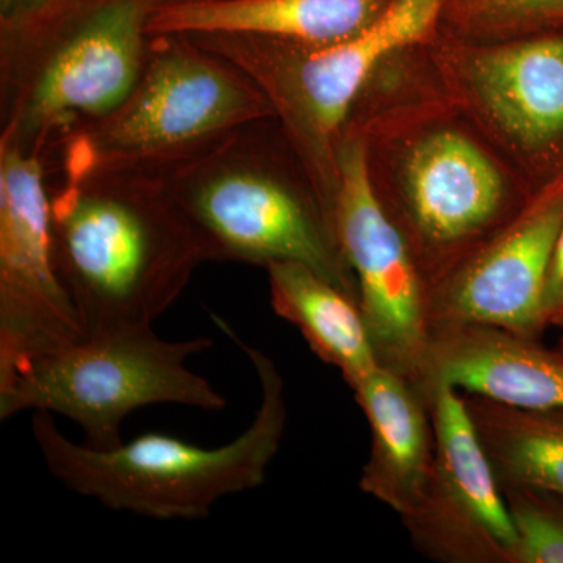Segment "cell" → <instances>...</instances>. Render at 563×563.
Listing matches in <instances>:
<instances>
[{
    "mask_svg": "<svg viewBox=\"0 0 563 563\" xmlns=\"http://www.w3.org/2000/svg\"><path fill=\"white\" fill-rule=\"evenodd\" d=\"M428 41L391 52L374 68L344 132L361 136L374 195L429 296L537 191L446 95Z\"/></svg>",
    "mask_w": 563,
    "mask_h": 563,
    "instance_id": "1",
    "label": "cell"
},
{
    "mask_svg": "<svg viewBox=\"0 0 563 563\" xmlns=\"http://www.w3.org/2000/svg\"><path fill=\"white\" fill-rule=\"evenodd\" d=\"M49 195L55 266L87 333L152 325L203 263L162 177L60 173Z\"/></svg>",
    "mask_w": 563,
    "mask_h": 563,
    "instance_id": "2",
    "label": "cell"
},
{
    "mask_svg": "<svg viewBox=\"0 0 563 563\" xmlns=\"http://www.w3.org/2000/svg\"><path fill=\"white\" fill-rule=\"evenodd\" d=\"M165 0H66L0 25V146L51 161L135 88Z\"/></svg>",
    "mask_w": 563,
    "mask_h": 563,
    "instance_id": "3",
    "label": "cell"
},
{
    "mask_svg": "<svg viewBox=\"0 0 563 563\" xmlns=\"http://www.w3.org/2000/svg\"><path fill=\"white\" fill-rule=\"evenodd\" d=\"M203 262H298L358 302L331 218L274 118L162 177Z\"/></svg>",
    "mask_w": 563,
    "mask_h": 563,
    "instance_id": "4",
    "label": "cell"
},
{
    "mask_svg": "<svg viewBox=\"0 0 563 563\" xmlns=\"http://www.w3.org/2000/svg\"><path fill=\"white\" fill-rule=\"evenodd\" d=\"M213 321L247 355L261 383V406L246 431L218 448L158 432L95 448L68 439L54 415L33 412V440L52 476L107 509L162 521L203 520L220 499L262 485L287 428L284 379L265 352L220 317Z\"/></svg>",
    "mask_w": 563,
    "mask_h": 563,
    "instance_id": "5",
    "label": "cell"
},
{
    "mask_svg": "<svg viewBox=\"0 0 563 563\" xmlns=\"http://www.w3.org/2000/svg\"><path fill=\"white\" fill-rule=\"evenodd\" d=\"M269 118L272 103L232 63L190 36L155 35L131 95L109 117L69 135L54 157L60 173L163 177Z\"/></svg>",
    "mask_w": 563,
    "mask_h": 563,
    "instance_id": "6",
    "label": "cell"
},
{
    "mask_svg": "<svg viewBox=\"0 0 563 563\" xmlns=\"http://www.w3.org/2000/svg\"><path fill=\"white\" fill-rule=\"evenodd\" d=\"M440 11L442 0H391L365 31L328 44L231 33L187 36L261 88L332 221L339 151L363 85L391 52L435 36Z\"/></svg>",
    "mask_w": 563,
    "mask_h": 563,
    "instance_id": "7",
    "label": "cell"
},
{
    "mask_svg": "<svg viewBox=\"0 0 563 563\" xmlns=\"http://www.w3.org/2000/svg\"><path fill=\"white\" fill-rule=\"evenodd\" d=\"M210 339L165 340L152 325L85 333L32 358L0 385V418L22 412L60 415L85 432L87 444L124 442L122 422L135 410L177 404L218 412L224 396L188 366Z\"/></svg>",
    "mask_w": 563,
    "mask_h": 563,
    "instance_id": "8",
    "label": "cell"
},
{
    "mask_svg": "<svg viewBox=\"0 0 563 563\" xmlns=\"http://www.w3.org/2000/svg\"><path fill=\"white\" fill-rule=\"evenodd\" d=\"M444 91L536 191L563 176V31L428 41Z\"/></svg>",
    "mask_w": 563,
    "mask_h": 563,
    "instance_id": "9",
    "label": "cell"
},
{
    "mask_svg": "<svg viewBox=\"0 0 563 563\" xmlns=\"http://www.w3.org/2000/svg\"><path fill=\"white\" fill-rule=\"evenodd\" d=\"M333 203L336 242L358 288V306L380 365L417 387L431 343L428 288L368 180L361 136L344 132Z\"/></svg>",
    "mask_w": 563,
    "mask_h": 563,
    "instance_id": "10",
    "label": "cell"
},
{
    "mask_svg": "<svg viewBox=\"0 0 563 563\" xmlns=\"http://www.w3.org/2000/svg\"><path fill=\"white\" fill-rule=\"evenodd\" d=\"M46 169L0 146V385L87 333L55 266Z\"/></svg>",
    "mask_w": 563,
    "mask_h": 563,
    "instance_id": "11",
    "label": "cell"
},
{
    "mask_svg": "<svg viewBox=\"0 0 563 563\" xmlns=\"http://www.w3.org/2000/svg\"><path fill=\"white\" fill-rule=\"evenodd\" d=\"M422 396L435 455L420 501L401 518L413 547L442 563H514L517 533L465 396L446 384Z\"/></svg>",
    "mask_w": 563,
    "mask_h": 563,
    "instance_id": "12",
    "label": "cell"
},
{
    "mask_svg": "<svg viewBox=\"0 0 563 563\" xmlns=\"http://www.w3.org/2000/svg\"><path fill=\"white\" fill-rule=\"evenodd\" d=\"M563 224V176L540 188L528 207L490 242L429 291L433 332L492 325L540 339L544 274Z\"/></svg>",
    "mask_w": 563,
    "mask_h": 563,
    "instance_id": "13",
    "label": "cell"
},
{
    "mask_svg": "<svg viewBox=\"0 0 563 563\" xmlns=\"http://www.w3.org/2000/svg\"><path fill=\"white\" fill-rule=\"evenodd\" d=\"M539 340L492 325L433 332L418 391L446 384L514 409H563V355Z\"/></svg>",
    "mask_w": 563,
    "mask_h": 563,
    "instance_id": "14",
    "label": "cell"
},
{
    "mask_svg": "<svg viewBox=\"0 0 563 563\" xmlns=\"http://www.w3.org/2000/svg\"><path fill=\"white\" fill-rule=\"evenodd\" d=\"M352 391L372 432L358 487L402 518L420 501L432 472L435 440L428 401L406 377L383 365Z\"/></svg>",
    "mask_w": 563,
    "mask_h": 563,
    "instance_id": "15",
    "label": "cell"
},
{
    "mask_svg": "<svg viewBox=\"0 0 563 563\" xmlns=\"http://www.w3.org/2000/svg\"><path fill=\"white\" fill-rule=\"evenodd\" d=\"M391 0H165L152 14L151 36L231 35L328 44L372 25Z\"/></svg>",
    "mask_w": 563,
    "mask_h": 563,
    "instance_id": "16",
    "label": "cell"
},
{
    "mask_svg": "<svg viewBox=\"0 0 563 563\" xmlns=\"http://www.w3.org/2000/svg\"><path fill=\"white\" fill-rule=\"evenodd\" d=\"M265 269L274 312L295 325L351 388L380 365L355 299L302 263L276 262Z\"/></svg>",
    "mask_w": 563,
    "mask_h": 563,
    "instance_id": "17",
    "label": "cell"
},
{
    "mask_svg": "<svg viewBox=\"0 0 563 563\" xmlns=\"http://www.w3.org/2000/svg\"><path fill=\"white\" fill-rule=\"evenodd\" d=\"M463 396L499 484L563 495V409H514L483 396Z\"/></svg>",
    "mask_w": 563,
    "mask_h": 563,
    "instance_id": "18",
    "label": "cell"
},
{
    "mask_svg": "<svg viewBox=\"0 0 563 563\" xmlns=\"http://www.w3.org/2000/svg\"><path fill=\"white\" fill-rule=\"evenodd\" d=\"M563 31V0H442L440 35L499 43Z\"/></svg>",
    "mask_w": 563,
    "mask_h": 563,
    "instance_id": "19",
    "label": "cell"
},
{
    "mask_svg": "<svg viewBox=\"0 0 563 563\" xmlns=\"http://www.w3.org/2000/svg\"><path fill=\"white\" fill-rule=\"evenodd\" d=\"M517 533L514 563H563V495L499 484Z\"/></svg>",
    "mask_w": 563,
    "mask_h": 563,
    "instance_id": "20",
    "label": "cell"
},
{
    "mask_svg": "<svg viewBox=\"0 0 563 563\" xmlns=\"http://www.w3.org/2000/svg\"><path fill=\"white\" fill-rule=\"evenodd\" d=\"M540 314L547 328H559L563 331V224L544 274Z\"/></svg>",
    "mask_w": 563,
    "mask_h": 563,
    "instance_id": "21",
    "label": "cell"
},
{
    "mask_svg": "<svg viewBox=\"0 0 563 563\" xmlns=\"http://www.w3.org/2000/svg\"><path fill=\"white\" fill-rule=\"evenodd\" d=\"M55 0H0V25L31 18L52 5Z\"/></svg>",
    "mask_w": 563,
    "mask_h": 563,
    "instance_id": "22",
    "label": "cell"
},
{
    "mask_svg": "<svg viewBox=\"0 0 563 563\" xmlns=\"http://www.w3.org/2000/svg\"><path fill=\"white\" fill-rule=\"evenodd\" d=\"M558 351L561 352V354L563 355V335L562 339L559 340Z\"/></svg>",
    "mask_w": 563,
    "mask_h": 563,
    "instance_id": "23",
    "label": "cell"
},
{
    "mask_svg": "<svg viewBox=\"0 0 563 563\" xmlns=\"http://www.w3.org/2000/svg\"><path fill=\"white\" fill-rule=\"evenodd\" d=\"M57 2H66V0H55L54 3H57ZM54 3H52V5H54ZM51 7V5H49Z\"/></svg>",
    "mask_w": 563,
    "mask_h": 563,
    "instance_id": "24",
    "label": "cell"
}]
</instances>
